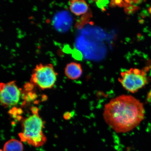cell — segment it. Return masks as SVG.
<instances>
[{"label": "cell", "mask_w": 151, "mask_h": 151, "mask_svg": "<svg viewBox=\"0 0 151 151\" xmlns=\"http://www.w3.org/2000/svg\"><path fill=\"white\" fill-rule=\"evenodd\" d=\"M143 104L133 96L122 95L113 98L104 108V119L118 133L132 131L144 119Z\"/></svg>", "instance_id": "cell-1"}, {"label": "cell", "mask_w": 151, "mask_h": 151, "mask_svg": "<svg viewBox=\"0 0 151 151\" xmlns=\"http://www.w3.org/2000/svg\"><path fill=\"white\" fill-rule=\"evenodd\" d=\"M24 119L22 123V131L19 134L21 141L35 147L42 146L47 139L43 133L44 123L37 110Z\"/></svg>", "instance_id": "cell-2"}, {"label": "cell", "mask_w": 151, "mask_h": 151, "mask_svg": "<svg viewBox=\"0 0 151 151\" xmlns=\"http://www.w3.org/2000/svg\"><path fill=\"white\" fill-rule=\"evenodd\" d=\"M58 75L52 64L40 63L33 70L30 81L41 89H50L55 84Z\"/></svg>", "instance_id": "cell-3"}, {"label": "cell", "mask_w": 151, "mask_h": 151, "mask_svg": "<svg viewBox=\"0 0 151 151\" xmlns=\"http://www.w3.org/2000/svg\"><path fill=\"white\" fill-rule=\"evenodd\" d=\"M119 82L126 90L135 93L148 83V77L143 70L131 68L121 73Z\"/></svg>", "instance_id": "cell-4"}, {"label": "cell", "mask_w": 151, "mask_h": 151, "mask_svg": "<svg viewBox=\"0 0 151 151\" xmlns=\"http://www.w3.org/2000/svg\"><path fill=\"white\" fill-rule=\"evenodd\" d=\"M20 90L16 81H11L0 84V100L1 104L5 107L14 106L19 101Z\"/></svg>", "instance_id": "cell-5"}, {"label": "cell", "mask_w": 151, "mask_h": 151, "mask_svg": "<svg viewBox=\"0 0 151 151\" xmlns=\"http://www.w3.org/2000/svg\"><path fill=\"white\" fill-rule=\"evenodd\" d=\"M65 72L68 78L75 80L80 78L82 74L83 70L80 63L71 62L66 66Z\"/></svg>", "instance_id": "cell-6"}, {"label": "cell", "mask_w": 151, "mask_h": 151, "mask_svg": "<svg viewBox=\"0 0 151 151\" xmlns=\"http://www.w3.org/2000/svg\"><path fill=\"white\" fill-rule=\"evenodd\" d=\"M70 9L76 16L83 14L87 12L88 5L83 0H75L70 1Z\"/></svg>", "instance_id": "cell-7"}, {"label": "cell", "mask_w": 151, "mask_h": 151, "mask_svg": "<svg viewBox=\"0 0 151 151\" xmlns=\"http://www.w3.org/2000/svg\"><path fill=\"white\" fill-rule=\"evenodd\" d=\"M23 144L17 139H12L5 143L3 147L4 151H23Z\"/></svg>", "instance_id": "cell-8"}, {"label": "cell", "mask_w": 151, "mask_h": 151, "mask_svg": "<svg viewBox=\"0 0 151 151\" xmlns=\"http://www.w3.org/2000/svg\"><path fill=\"white\" fill-rule=\"evenodd\" d=\"M0 151H3V150H1H1H0Z\"/></svg>", "instance_id": "cell-9"}]
</instances>
